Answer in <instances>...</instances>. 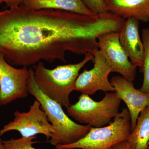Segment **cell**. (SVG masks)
I'll use <instances>...</instances> for the list:
<instances>
[{"instance_id": "cell-1", "label": "cell", "mask_w": 149, "mask_h": 149, "mask_svg": "<svg viewBox=\"0 0 149 149\" xmlns=\"http://www.w3.org/2000/svg\"><path fill=\"white\" fill-rule=\"evenodd\" d=\"M117 29L109 13L93 16L23 5L0 11V52L11 65L44 60L66 62L67 51L78 55L99 49V36Z\"/></svg>"}, {"instance_id": "cell-2", "label": "cell", "mask_w": 149, "mask_h": 149, "mask_svg": "<svg viewBox=\"0 0 149 149\" xmlns=\"http://www.w3.org/2000/svg\"><path fill=\"white\" fill-rule=\"evenodd\" d=\"M29 70L28 93L40 102L54 129V133L48 142L56 146L73 143L83 138L90 131L91 126L81 125L71 120L60 104L48 97L40 91L35 80L34 70L32 68Z\"/></svg>"}, {"instance_id": "cell-3", "label": "cell", "mask_w": 149, "mask_h": 149, "mask_svg": "<svg viewBox=\"0 0 149 149\" xmlns=\"http://www.w3.org/2000/svg\"><path fill=\"white\" fill-rule=\"evenodd\" d=\"M83 60L75 64L58 65L50 69L42 62L34 70V78L38 88L52 100L68 108L71 104L69 96L74 91V85L80 70L88 62L93 60L91 53L85 54Z\"/></svg>"}, {"instance_id": "cell-4", "label": "cell", "mask_w": 149, "mask_h": 149, "mask_svg": "<svg viewBox=\"0 0 149 149\" xmlns=\"http://www.w3.org/2000/svg\"><path fill=\"white\" fill-rule=\"evenodd\" d=\"M131 132V119L127 108H123L108 125L91 127L83 138L67 145H58L56 148L113 149L123 141H127Z\"/></svg>"}, {"instance_id": "cell-5", "label": "cell", "mask_w": 149, "mask_h": 149, "mask_svg": "<svg viewBox=\"0 0 149 149\" xmlns=\"http://www.w3.org/2000/svg\"><path fill=\"white\" fill-rule=\"evenodd\" d=\"M121 101L114 92L106 93L99 102L95 101L88 95L82 94L77 102L67 109L70 116L77 122L99 128L109 124L117 116Z\"/></svg>"}, {"instance_id": "cell-6", "label": "cell", "mask_w": 149, "mask_h": 149, "mask_svg": "<svg viewBox=\"0 0 149 149\" xmlns=\"http://www.w3.org/2000/svg\"><path fill=\"white\" fill-rule=\"evenodd\" d=\"M13 121L5 125L0 130V136L12 130H16L22 137L36 136L42 134L49 140L54 133L53 126L49 122L45 112L40 104L35 100L30 106L28 111L21 112L17 111L14 113Z\"/></svg>"}, {"instance_id": "cell-7", "label": "cell", "mask_w": 149, "mask_h": 149, "mask_svg": "<svg viewBox=\"0 0 149 149\" xmlns=\"http://www.w3.org/2000/svg\"><path fill=\"white\" fill-rule=\"evenodd\" d=\"M29 76V70L27 67H14L0 52V106L27 97Z\"/></svg>"}, {"instance_id": "cell-8", "label": "cell", "mask_w": 149, "mask_h": 149, "mask_svg": "<svg viewBox=\"0 0 149 149\" xmlns=\"http://www.w3.org/2000/svg\"><path fill=\"white\" fill-rule=\"evenodd\" d=\"M93 68L85 69L79 74L74 85V91L91 95L98 91L113 92L114 88L109 80L112 70L110 65L100 50L93 53Z\"/></svg>"}, {"instance_id": "cell-9", "label": "cell", "mask_w": 149, "mask_h": 149, "mask_svg": "<svg viewBox=\"0 0 149 149\" xmlns=\"http://www.w3.org/2000/svg\"><path fill=\"white\" fill-rule=\"evenodd\" d=\"M99 49L111 66L112 72L119 73L130 81L134 80L137 67L129 61V58L120 45L118 32L104 33L97 38Z\"/></svg>"}, {"instance_id": "cell-10", "label": "cell", "mask_w": 149, "mask_h": 149, "mask_svg": "<svg viewBox=\"0 0 149 149\" xmlns=\"http://www.w3.org/2000/svg\"><path fill=\"white\" fill-rule=\"evenodd\" d=\"M110 82L114 88V92L127 106L130 114L132 131L141 112L149 105V93L137 90L132 81L122 76L112 77Z\"/></svg>"}, {"instance_id": "cell-11", "label": "cell", "mask_w": 149, "mask_h": 149, "mask_svg": "<svg viewBox=\"0 0 149 149\" xmlns=\"http://www.w3.org/2000/svg\"><path fill=\"white\" fill-rule=\"evenodd\" d=\"M139 20L132 17L125 20L118 32L119 42L130 62L141 69L143 64L144 48L139 33Z\"/></svg>"}, {"instance_id": "cell-12", "label": "cell", "mask_w": 149, "mask_h": 149, "mask_svg": "<svg viewBox=\"0 0 149 149\" xmlns=\"http://www.w3.org/2000/svg\"><path fill=\"white\" fill-rule=\"evenodd\" d=\"M108 12L123 19L149 22V0H104Z\"/></svg>"}, {"instance_id": "cell-13", "label": "cell", "mask_w": 149, "mask_h": 149, "mask_svg": "<svg viewBox=\"0 0 149 149\" xmlns=\"http://www.w3.org/2000/svg\"><path fill=\"white\" fill-rule=\"evenodd\" d=\"M22 5L31 9H49L90 16L94 15L82 0H24Z\"/></svg>"}, {"instance_id": "cell-14", "label": "cell", "mask_w": 149, "mask_h": 149, "mask_svg": "<svg viewBox=\"0 0 149 149\" xmlns=\"http://www.w3.org/2000/svg\"><path fill=\"white\" fill-rule=\"evenodd\" d=\"M131 149H147L149 142V105L139 115L136 126L127 140Z\"/></svg>"}, {"instance_id": "cell-15", "label": "cell", "mask_w": 149, "mask_h": 149, "mask_svg": "<svg viewBox=\"0 0 149 149\" xmlns=\"http://www.w3.org/2000/svg\"><path fill=\"white\" fill-rule=\"evenodd\" d=\"M142 41L144 48L143 64L141 69L144 74L143 81L140 91L149 93V28L142 30Z\"/></svg>"}, {"instance_id": "cell-16", "label": "cell", "mask_w": 149, "mask_h": 149, "mask_svg": "<svg viewBox=\"0 0 149 149\" xmlns=\"http://www.w3.org/2000/svg\"><path fill=\"white\" fill-rule=\"evenodd\" d=\"M36 138L37 136L22 137V138L18 139H12L6 141H3V145L6 149H38L35 148L33 146V144L38 142L37 141H34V140Z\"/></svg>"}, {"instance_id": "cell-17", "label": "cell", "mask_w": 149, "mask_h": 149, "mask_svg": "<svg viewBox=\"0 0 149 149\" xmlns=\"http://www.w3.org/2000/svg\"><path fill=\"white\" fill-rule=\"evenodd\" d=\"M85 5L94 15L108 12L104 0H82Z\"/></svg>"}, {"instance_id": "cell-18", "label": "cell", "mask_w": 149, "mask_h": 149, "mask_svg": "<svg viewBox=\"0 0 149 149\" xmlns=\"http://www.w3.org/2000/svg\"><path fill=\"white\" fill-rule=\"evenodd\" d=\"M24 0H3V3L9 8L16 7L22 4Z\"/></svg>"}, {"instance_id": "cell-19", "label": "cell", "mask_w": 149, "mask_h": 149, "mask_svg": "<svg viewBox=\"0 0 149 149\" xmlns=\"http://www.w3.org/2000/svg\"><path fill=\"white\" fill-rule=\"evenodd\" d=\"M113 149H131L128 146L127 141H123L115 146Z\"/></svg>"}, {"instance_id": "cell-20", "label": "cell", "mask_w": 149, "mask_h": 149, "mask_svg": "<svg viewBox=\"0 0 149 149\" xmlns=\"http://www.w3.org/2000/svg\"><path fill=\"white\" fill-rule=\"evenodd\" d=\"M0 149H6L3 145L2 140L1 138H0Z\"/></svg>"}, {"instance_id": "cell-21", "label": "cell", "mask_w": 149, "mask_h": 149, "mask_svg": "<svg viewBox=\"0 0 149 149\" xmlns=\"http://www.w3.org/2000/svg\"><path fill=\"white\" fill-rule=\"evenodd\" d=\"M3 3V0H0V5H1V4L2 3Z\"/></svg>"}, {"instance_id": "cell-22", "label": "cell", "mask_w": 149, "mask_h": 149, "mask_svg": "<svg viewBox=\"0 0 149 149\" xmlns=\"http://www.w3.org/2000/svg\"><path fill=\"white\" fill-rule=\"evenodd\" d=\"M149 146V142L148 143V146Z\"/></svg>"}, {"instance_id": "cell-23", "label": "cell", "mask_w": 149, "mask_h": 149, "mask_svg": "<svg viewBox=\"0 0 149 149\" xmlns=\"http://www.w3.org/2000/svg\"><path fill=\"white\" fill-rule=\"evenodd\" d=\"M147 149H149V146L148 147V148Z\"/></svg>"}]
</instances>
